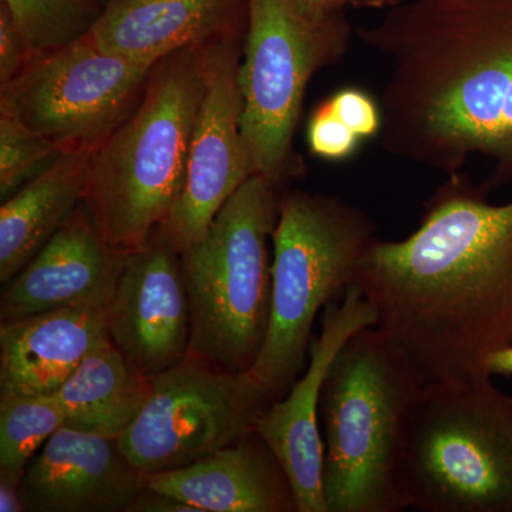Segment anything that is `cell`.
I'll use <instances>...</instances> for the list:
<instances>
[{"instance_id":"cell-29","label":"cell","mask_w":512,"mask_h":512,"mask_svg":"<svg viewBox=\"0 0 512 512\" xmlns=\"http://www.w3.org/2000/svg\"><path fill=\"white\" fill-rule=\"evenodd\" d=\"M484 370L491 377L495 375L512 376V343L491 352L485 359Z\"/></svg>"},{"instance_id":"cell-3","label":"cell","mask_w":512,"mask_h":512,"mask_svg":"<svg viewBox=\"0 0 512 512\" xmlns=\"http://www.w3.org/2000/svg\"><path fill=\"white\" fill-rule=\"evenodd\" d=\"M423 384L383 329L367 326L343 343L319 400L326 512L407 510L400 458L407 416Z\"/></svg>"},{"instance_id":"cell-32","label":"cell","mask_w":512,"mask_h":512,"mask_svg":"<svg viewBox=\"0 0 512 512\" xmlns=\"http://www.w3.org/2000/svg\"><path fill=\"white\" fill-rule=\"evenodd\" d=\"M342 3L345 8L360 9V3H362V0H342Z\"/></svg>"},{"instance_id":"cell-23","label":"cell","mask_w":512,"mask_h":512,"mask_svg":"<svg viewBox=\"0 0 512 512\" xmlns=\"http://www.w3.org/2000/svg\"><path fill=\"white\" fill-rule=\"evenodd\" d=\"M62 154L15 117L0 113V200H8Z\"/></svg>"},{"instance_id":"cell-30","label":"cell","mask_w":512,"mask_h":512,"mask_svg":"<svg viewBox=\"0 0 512 512\" xmlns=\"http://www.w3.org/2000/svg\"><path fill=\"white\" fill-rule=\"evenodd\" d=\"M296 2L313 15H328V13L346 9L342 0H296Z\"/></svg>"},{"instance_id":"cell-10","label":"cell","mask_w":512,"mask_h":512,"mask_svg":"<svg viewBox=\"0 0 512 512\" xmlns=\"http://www.w3.org/2000/svg\"><path fill=\"white\" fill-rule=\"evenodd\" d=\"M150 379V399L120 436L124 453L146 474L190 466L248 439L272 403L247 373L191 356Z\"/></svg>"},{"instance_id":"cell-14","label":"cell","mask_w":512,"mask_h":512,"mask_svg":"<svg viewBox=\"0 0 512 512\" xmlns=\"http://www.w3.org/2000/svg\"><path fill=\"white\" fill-rule=\"evenodd\" d=\"M128 252L111 247L82 202L45 247L3 286L0 322L62 308L107 309Z\"/></svg>"},{"instance_id":"cell-15","label":"cell","mask_w":512,"mask_h":512,"mask_svg":"<svg viewBox=\"0 0 512 512\" xmlns=\"http://www.w3.org/2000/svg\"><path fill=\"white\" fill-rule=\"evenodd\" d=\"M146 487L120 437L69 426L37 451L20 483L28 512H128Z\"/></svg>"},{"instance_id":"cell-4","label":"cell","mask_w":512,"mask_h":512,"mask_svg":"<svg viewBox=\"0 0 512 512\" xmlns=\"http://www.w3.org/2000/svg\"><path fill=\"white\" fill-rule=\"evenodd\" d=\"M202 92L201 46L164 57L136 110L93 154L83 202L111 247L140 248L174 210Z\"/></svg>"},{"instance_id":"cell-21","label":"cell","mask_w":512,"mask_h":512,"mask_svg":"<svg viewBox=\"0 0 512 512\" xmlns=\"http://www.w3.org/2000/svg\"><path fill=\"white\" fill-rule=\"evenodd\" d=\"M63 426L66 413L55 393L0 396V474L22 480L29 461Z\"/></svg>"},{"instance_id":"cell-7","label":"cell","mask_w":512,"mask_h":512,"mask_svg":"<svg viewBox=\"0 0 512 512\" xmlns=\"http://www.w3.org/2000/svg\"><path fill=\"white\" fill-rule=\"evenodd\" d=\"M276 188L251 175L201 241L180 254L191 311L190 356L239 375L254 366L271 320V245L281 200Z\"/></svg>"},{"instance_id":"cell-17","label":"cell","mask_w":512,"mask_h":512,"mask_svg":"<svg viewBox=\"0 0 512 512\" xmlns=\"http://www.w3.org/2000/svg\"><path fill=\"white\" fill-rule=\"evenodd\" d=\"M146 480L201 512H298L284 467L258 433Z\"/></svg>"},{"instance_id":"cell-5","label":"cell","mask_w":512,"mask_h":512,"mask_svg":"<svg viewBox=\"0 0 512 512\" xmlns=\"http://www.w3.org/2000/svg\"><path fill=\"white\" fill-rule=\"evenodd\" d=\"M406 508L512 512V396L490 375L424 382L404 429Z\"/></svg>"},{"instance_id":"cell-16","label":"cell","mask_w":512,"mask_h":512,"mask_svg":"<svg viewBox=\"0 0 512 512\" xmlns=\"http://www.w3.org/2000/svg\"><path fill=\"white\" fill-rule=\"evenodd\" d=\"M248 0H101L86 37L106 52L137 62H160L247 29Z\"/></svg>"},{"instance_id":"cell-6","label":"cell","mask_w":512,"mask_h":512,"mask_svg":"<svg viewBox=\"0 0 512 512\" xmlns=\"http://www.w3.org/2000/svg\"><path fill=\"white\" fill-rule=\"evenodd\" d=\"M376 239L372 218L338 197L292 191L279 200L272 234L271 320L261 353L247 372L271 402L284 397L305 372L316 316L356 284Z\"/></svg>"},{"instance_id":"cell-22","label":"cell","mask_w":512,"mask_h":512,"mask_svg":"<svg viewBox=\"0 0 512 512\" xmlns=\"http://www.w3.org/2000/svg\"><path fill=\"white\" fill-rule=\"evenodd\" d=\"M35 53L82 39L99 19L101 0H2Z\"/></svg>"},{"instance_id":"cell-20","label":"cell","mask_w":512,"mask_h":512,"mask_svg":"<svg viewBox=\"0 0 512 512\" xmlns=\"http://www.w3.org/2000/svg\"><path fill=\"white\" fill-rule=\"evenodd\" d=\"M55 396L66 426L120 437L151 396V379L137 372L109 338L100 342Z\"/></svg>"},{"instance_id":"cell-12","label":"cell","mask_w":512,"mask_h":512,"mask_svg":"<svg viewBox=\"0 0 512 512\" xmlns=\"http://www.w3.org/2000/svg\"><path fill=\"white\" fill-rule=\"evenodd\" d=\"M113 345L141 375L181 365L191 348V311L181 255L158 232L128 252L106 311Z\"/></svg>"},{"instance_id":"cell-25","label":"cell","mask_w":512,"mask_h":512,"mask_svg":"<svg viewBox=\"0 0 512 512\" xmlns=\"http://www.w3.org/2000/svg\"><path fill=\"white\" fill-rule=\"evenodd\" d=\"M328 103L363 141L379 137L383 127L382 107L372 94L357 87H345L332 94Z\"/></svg>"},{"instance_id":"cell-13","label":"cell","mask_w":512,"mask_h":512,"mask_svg":"<svg viewBox=\"0 0 512 512\" xmlns=\"http://www.w3.org/2000/svg\"><path fill=\"white\" fill-rule=\"evenodd\" d=\"M376 325L375 305L359 286H350L340 301L326 306L320 333L309 349L305 372L284 397L269 404L258 421L256 433L284 467L298 512H326L319 400L330 363L353 333Z\"/></svg>"},{"instance_id":"cell-19","label":"cell","mask_w":512,"mask_h":512,"mask_svg":"<svg viewBox=\"0 0 512 512\" xmlns=\"http://www.w3.org/2000/svg\"><path fill=\"white\" fill-rule=\"evenodd\" d=\"M93 154L63 153L0 207V282L8 284L82 204Z\"/></svg>"},{"instance_id":"cell-2","label":"cell","mask_w":512,"mask_h":512,"mask_svg":"<svg viewBox=\"0 0 512 512\" xmlns=\"http://www.w3.org/2000/svg\"><path fill=\"white\" fill-rule=\"evenodd\" d=\"M356 30L389 66L379 138L393 156L457 174L512 173V0H403Z\"/></svg>"},{"instance_id":"cell-18","label":"cell","mask_w":512,"mask_h":512,"mask_svg":"<svg viewBox=\"0 0 512 512\" xmlns=\"http://www.w3.org/2000/svg\"><path fill=\"white\" fill-rule=\"evenodd\" d=\"M104 308H62L0 322V396L52 394L107 333Z\"/></svg>"},{"instance_id":"cell-28","label":"cell","mask_w":512,"mask_h":512,"mask_svg":"<svg viewBox=\"0 0 512 512\" xmlns=\"http://www.w3.org/2000/svg\"><path fill=\"white\" fill-rule=\"evenodd\" d=\"M22 480L3 476L0 474V511L2 512H25V501H23Z\"/></svg>"},{"instance_id":"cell-27","label":"cell","mask_w":512,"mask_h":512,"mask_svg":"<svg viewBox=\"0 0 512 512\" xmlns=\"http://www.w3.org/2000/svg\"><path fill=\"white\" fill-rule=\"evenodd\" d=\"M128 512H201L174 495L147 487L137 495Z\"/></svg>"},{"instance_id":"cell-24","label":"cell","mask_w":512,"mask_h":512,"mask_svg":"<svg viewBox=\"0 0 512 512\" xmlns=\"http://www.w3.org/2000/svg\"><path fill=\"white\" fill-rule=\"evenodd\" d=\"M308 144L312 154L328 161H345L359 150L362 138L346 126L328 100L313 111L308 123Z\"/></svg>"},{"instance_id":"cell-31","label":"cell","mask_w":512,"mask_h":512,"mask_svg":"<svg viewBox=\"0 0 512 512\" xmlns=\"http://www.w3.org/2000/svg\"><path fill=\"white\" fill-rule=\"evenodd\" d=\"M402 2L403 0H362L360 9L386 10Z\"/></svg>"},{"instance_id":"cell-8","label":"cell","mask_w":512,"mask_h":512,"mask_svg":"<svg viewBox=\"0 0 512 512\" xmlns=\"http://www.w3.org/2000/svg\"><path fill=\"white\" fill-rule=\"evenodd\" d=\"M345 10L313 15L296 0H248L241 60L242 130L255 174L278 187L289 168L306 89L348 52Z\"/></svg>"},{"instance_id":"cell-1","label":"cell","mask_w":512,"mask_h":512,"mask_svg":"<svg viewBox=\"0 0 512 512\" xmlns=\"http://www.w3.org/2000/svg\"><path fill=\"white\" fill-rule=\"evenodd\" d=\"M356 285L424 382L488 375L487 356L512 343V201L453 175L413 234L373 242Z\"/></svg>"},{"instance_id":"cell-9","label":"cell","mask_w":512,"mask_h":512,"mask_svg":"<svg viewBox=\"0 0 512 512\" xmlns=\"http://www.w3.org/2000/svg\"><path fill=\"white\" fill-rule=\"evenodd\" d=\"M154 66L106 52L84 36L35 53L0 90V113L62 153L94 154L136 110Z\"/></svg>"},{"instance_id":"cell-11","label":"cell","mask_w":512,"mask_h":512,"mask_svg":"<svg viewBox=\"0 0 512 512\" xmlns=\"http://www.w3.org/2000/svg\"><path fill=\"white\" fill-rule=\"evenodd\" d=\"M244 36L241 33L201 46L204 92L184 188L174 210L158 227L178 254L201 241L225 202L255 174L242 130L244 97L239 72Z\"/></svg>"},{"instance_id":"cell-26","label":"cell","mask_w":512,"mask_h":512,"mask_svg":"<svg viewBox=\"0 0 512 512\" xmlns=\"http://www.w3.org/2000/svg\"><path fill=\"white\" fill-rule=\"evenodd\" d=\"M33 56L35 52L0 3V90L19 76Z\"/></svg>"}]
</instances>
